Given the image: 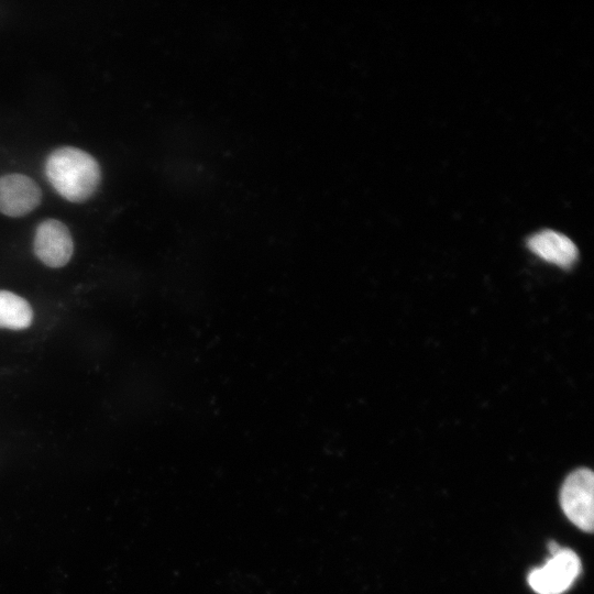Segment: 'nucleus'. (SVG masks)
<instances>
[{"label": "nucleus", "instance_id": "obj_6", "mask_svg": "<svg viewBox=\"0 0 594 594\" xmlns=\"http://www.w3.org/2000/svg\"><path fill=\"white\" fill-rule=\"evenodd\" d=\"M528 248L542 260L568 268L578 258V249L573 241L553 230H542L527 241Z\"/></svg>", "mask_w": 594, "mask_h": 594}, {"label": "nucleus", "instance_id": "obj_3", "mask_svg": "<svg viewBox=\"0 0 594 594\" xmlns=\"http://www.w3.org/2000/svg\"><path fill=\"white\" fill-rule=\"evenodd\" d=\"M581 572L578 554L569 548H561L550 556L546 563L534 569L528 575V584L537 594H562Z\"/></svg>", "mask_w": 594, "mask_h": 594}, {"label": "nucleus", "instance_id": "obj_2", "mask_svg": "<svg viewBox=\"0 0 594 594\" xmlns=\"http://www.w3.org/2000/svg\"><path fill=\"white\" fill-rule=\"evenodd\" d=\"M560 505L568 519L583 531H593L594 474L587 468L571 472L560 491Z\"/></svg>", "mask_w": 594, "mask_h": 594}, {"label": "nucleus", "instance_id": "obj_4", "mask_svg": "<svg viewBox=\"0 0 594 594\" xmlns=\"http://www.w3.org/2000/svg\"><path fill=\"white\" fill-rule=\"evenodd\" d=\"M33 250L36 257L48 267L66 265L74 253V242L68 228L57 219L43 220L36 227Z\"/></svg>", "mask_w": 594, "mask_h": 594}, {"label": "nucleus", "instance_id": "obj_5", "mask_svg": "<svg viewBox=\"0 0 594 594\" xmlns=\"http://www.w3.org/2000/svg\"><path fill=\"white\" fill-rule=\"evenodd\" d=\"M42 190L31 177L11 173L0 176V212L12 218L29 215L38 207Z\"/></svg>", "mask_w": 594, "mask_h": 594}, {"label": "nucleus", "instance_id": "obj_7", "mask_svg": "<svg viewBox=\"0 0 594 594\" xmlns=\"http://www.w3.org/2000/svg\"><path fill=\"white\" fill-rule=\"evenodd\" d=\"M33 310L30 304L21 296L0 290V328L22 330L31 326Z\"/></svg>", "mask_w": 594, "mask_h": 594}, {"label": "nucleus", "instance_id": "obj_8", "mask_svg": "<svg viewBox=\"0 0 594 594\" xmlns=\"http://www.w3.org/2000/svg\"><path fill=\"white\" fill-rule=\"evenodd\" d=\"M562 547L557 543L556 541L551 540L549 543H548V549H549V552H550V556L557 553Z\"/></svg>", "mask_w": 594, "mask_h": 594}, {"label": "nucleus", "instance_id": "obj_1", "mask_svg": "<svg viewBox=\"0 0 594 594\" xmlns=\"http://www.w3.org/2000/svg\"><path fill=\"white\" fill-rule=\"evenodd\" d=\"M44 173L56 193L70 202L91 198L101 182V169L96 158L75 146H61L52 151Z\"/></svg>", "mask_w": 594, "mask_h": 594}]
</instances>
